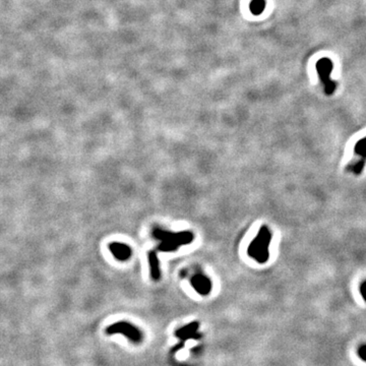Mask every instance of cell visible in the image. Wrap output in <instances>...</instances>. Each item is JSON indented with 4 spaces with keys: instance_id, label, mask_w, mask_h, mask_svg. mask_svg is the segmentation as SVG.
Instances as JSON below:
<instances>
[{
    "instance_id": "obj_11",
    "label": "cell",
    "mask_w": 366,
    "mask_h": 366,
    "mask_svg": "<svg viewBox=\"0 0 366 366\" xmlns=\"http://www.w3.org/2000/svg\"><path fill=\"white\" fill-rule=\"evenodd\" d=\"M357 354H358L359 358H360L362 361L366 362V345H362V346H360V347L358 348Z\"/></svg>"
},
{
    "instance_id": "obj_2",
    "label": "cell",
    "mask_w": 366,
    "mask_h": 366,
    "mask_svg": "<svg viewBox=\"0 0 366 366\" xmlns=\"http://www.w3.org/2000/svg\"><path fill=\"white\" fill-rule=\"evenodd\" d=\"M271 233L267 226L260 227L257 235L249 244L247 254L258 264H266L270 258V244Z\"/></svg>"
},
{
    "instance_id": "obj_6",
    "label": "cell",
    "mask_w": 366,
    "mask_h": 366,
    "mask_svg": "<svg viewBox=\"0 0 366 366\" xmlns=\"http://www.w3.org/2000/svg\"><path fill=\"white\" fill-rule=\"evenodd\" d=\"M193 289L201 295H208L213 289L211 280L204 275H195L191 279Z\"/></svg>"
},
{
    "instance_id": "obj_7",
    "label": "cell",
    "mask_w": 366,
    "mask_h": 366,
    "mask_svg": "<svg viewBox=\"0 0 366 366\" xmlns=\"http://www.w3.org/2000/svg\"><path fill=\"white\" fill-rule=\"evenodd\" d=\"M198 327H200V323H198L197 321H193L191 323H190V325H187L179 330L176 331V337L180 339L181 341H185L187 339H191V338H200L201 336L198 334L197 333V330H198Z\"/></svg>"
},
{
    "instance_id": "obj_1",
    "label": "cell",
    "mask_w": 366,
    "mask_h": 366,
    "mask_svg": "<svg viewBox=\"0 0 366 366\" xmlns=\"http://www.w3.org/2000/svg\"><path fill=\"white\" fill-rule=\"evenodd\" d=\"M153 235L156 239L161 240V243L157 250L164 253L174 252L181 245L190 244L193 240V234L191 232L184 231L180 233H172L159 228L154 229Z\"/></svg>"
},
{
    "instance_id": "obj_5",
    "label": "cell",
    "mask_w": 366,
    "mask_h": 366,
    "mask_svg": "<svg viewBox=\"0 0 366 366\" xmlns=\"http://www.w3.org/2000/svg\"><path fill=\"white\" fill-rule=\"evenodd\" d=\"M354 154L359 157V160L349 163L347 166V171L358 176L362 173L366 166V137L359 140L355 144Z\"/></svg>"
},
{
    "instance_id": "obj_9",
    "label": "cell",
    "mask_w": 366,
    "mask_h": 366,
    "mask_svg": "<svg viewBox=\"0 0 366 366\" xmlns=\"http://www.w3.org/2000/svg\"><path fill=\"white\" fill-rule=\"evenodd\" d=\"M149 260H150V268H151V277L153 280L157 281L160 279L161 271L159 267V260L157 256L156 250H152L149 254Z\"/></svg>"
},
{
    "instance_id": "obj_12",
    "label": "cell",
    "mask_w": 366,
    "mask_h": 366,
    "mask_svg": "<svg viewBox=\"0 0 366 366\" xmlns=\"http://www.w3.org/2000/svg\"><path fill=\"white\" fill-rule=\"evenodd\" d=\"M360 294L363 300L366 302V281H363L360 285Z\"/></svg>"
},
{
    "instance_id": "obj_3",
    "label": "cell",
    "mask_w": 366,
    "mask_h": 366,
    "mask_svg": "<svg viewBox=\"0 0 366 366\" xmlns=\"http://www.w3.org/2000/svg\"><path fill=\"white\" fill-rule=\"evenodd\" d=\"M106 333L107 334H123L124 337H127L133 344H140L143 340V332L139 328L134 327L131 323L127 321H118L112 323V325L106 328Z\"/></svg>"
},
{
    "instance_id": "obj_8",
    "label": "cell",
    "mask_w": 366,
    "mask_h": 366,
    "mask_svg": "<svg viewBox=\"0 0 366 366\" xmlns=\"http://www.w3.org/2000/svg\"><path fill=\"white\" fill-rule=\"evenodd\" d=\"M109 248L112 255L119 260H127L131 256V248L125 243L112 242Z\"/></svg>"
},
{
    "instance_id": "obj_10",
    "label": "cell",
    "mask_w": 366,
    "mask_h": 366,
    "mask_svg": "<svg viewBox=\"0 0 366 366\" xmlns=\"http://www.w3.org/2000/svg\"><path fill=\"white\" fill-rule=\"evenodd\" d=\"M265 4V0H254L250 4V10L255 15H259L264 12Z\"/></svg>"
},
{
    "instance_id": "obj_4",
    "label": "cell",
    "mask_w": 366,
    "mask_h": 366,
    "mask_svg": "<svg viewBox=\"0 0 366 366\" xmlns=\"http://www.w3.org/2000/svg\"><path fill=\"white\" fill-rule=\"evenodd\" d=\"M317 70L323 86V89H325V93L327 95H332V94H334V90H336V82L330 79L331 72L333 70L332 61L328 58L320 59L317 64Z\"/></svg>"
}]
</instances>
